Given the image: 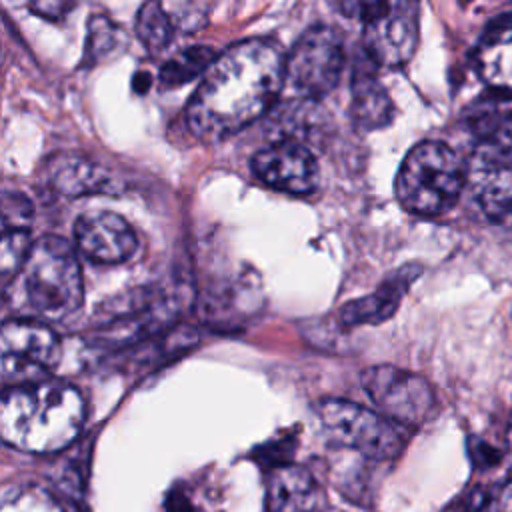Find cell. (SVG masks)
<instances>
[{"label":"cell","instance_id":"cell-1","mask_svg":"<svg viewBox=\"0 0 512 512\" xmlns=\"http://www.w3.org/2000/svg\"><path fill=\"white\" fill-rule=\"evenodd\" d=\"M286 58L270 38H246L228 46L196 86L186 106V126L202 142L224 140L276 100L284 86Z\"/></svg>","mask_w":512,"mask_h":512},{"label":"cell","instance_id":"cell-2","mask_svg":"<svg viewBox=\"0 0 512 512\" xmlns=\"http://www.w3.org/2000/svg\"><path fill=\"white\" fill-rule=\"evenodd\" d=\"M84 416V398L66 382L10 386L0 400V434L18 450L50 454L76 440Z\"/></svg>","mask_w":512,"mask_h":512},{"label":"cell","instance_id":"cell-3","mask_svg":"<svg viewBox=\"0 0 512 512\" xmlns=\"http://www.w3.org/2000/svg\"><path fill=\"white\" fill-rule=\"evenodd\" d=\"M20 286L24 302L36 316L52 322L72 316L84 298L74 248L58 236L36 240L20 270Z\"/></svg>","mask_w":512,"mask_h":512},{"label":"cell","instance_id":"cell-4","mask_svg":"<svg viewBox=\"0 0 512 512\" xmlns=\"http://www.w3.org/2000/svg\"><path fill=\"white\" fill-rule=\"evenodd\" d=\"M466 184V166L442 142H420L402 160L394 192L404 210L438 216L454 206Z\"/></svg>","mask_w":512,"mask_h":512},{"label":"cell","instance_id":"cell-5","mask_svg":"<svg viewBox=\"0 0 512 512\" xmlns=\"http://www.w3.org/2000/svg\"><path fill=\"white\" fill-rule=\"evenodd\" d=\"M466 182L490 220L512 222V112L488 116L476 124Z\"/></svg>","mask_w":512,"mask_h":512},{"label":"cell","instance_id":"cell-6","mask_svg":"<svg viewBox=\"0 0 512 512\" xmlns=\"http://www.w3.org/2000/svg\"><path fill=\"white\" fill-rule=\"evenodd\" d=\"M338 8L362 20L364 52L376 66L398 68L412 58L418 44L416 2H342Z\"/></svg>","mask_w":512,"mask_h":512},{"label":"cell","instance_id":"cell-7","mask_svg":"<svg viewBox=\"0 0 512 512\" xmlns=\"http://www.w3.org/2000/svg\"><path fill=\"white\" fill-rule=\"evenodd\" d=\"M316 416L332 442L368 458H396L406 444V428L348 400H320L316 404Z\"/></svg>","mask_w":512,"mask_h":512},{"label":"cell","instance_id":"cell-8","mask_svg":"<svg viewBox=\"0 0 512 512\" xmlns=\"http://www.w3.org/2000/svg\"><path fill=\"white\" fill-rule=\"evenodd\" d=\"M346 64L342 34L326 24L308 28L286 56L284 82L296 96L318 100L332 92Z\"/></svg>","mask_w":512,"mask_h":512},{"label":"cell","instance_id":"cell-9","mask_svg":"<svg viewBox=\"0 0 512 512\" xmlns=\"http://www.w3.org/2000/svg\"><path fill=\"white\" fill-rule=\"evenodd\" d=\"M62 356L58 336L42 322L6 320L0 332V374L4 384L24 386L48 380Z\"/></svg>","mask_w":512,"mask_h":512},{"label":"cell","instance_id":"cell-10","mask_svg":"<svg viewBox=\"0 0 512 512\" xmlns=\"http://www.w3.org/2000/svg\"><path fill=\"white\" fill-rule=\"evenodd\" d=\"M360 380L382 416L406 430L420 426L432 414L434 392L420 374L380 364L366 368Z\"/></svg>","mask_w":512,"mask_h":512},{"label":"cell","instance_id":"cell-11","mask_svg":"<svg viewBox=\"0 0 512 512\" xmlns=\"http://www.w3.org/2000/svg\"><path fill=\"white\" fill-rule=\"evenodd\" d=\"M250 168L266 186L288 194H310L318 186V162L308 146L296 140H278L260 148Z\"/></svg>","mask_w":512,"mask_h":512},{"label":"cell","instance_id":"cell-12","mask_svg":"<svg viewBox=\"0 0 512 512\" xmlns=\"http://www.w3.org/2000/svg\"><path fill=\"white\" fill-rule=\"evenodd\" d=\"M74 240L80 254L98 264L126 262L138 250L134 228L108 210L82 214L74 224Z\"/></svg>","mask_w":512,"mask_h":512},{"label":"cell","instance_id":"cell-13","mask_svg":"<svg viewBox=\"0 0 512 512\" xmlns=\"http://www.w3.org/2000/svg\"><path fill=\"white\" fill-rule=\"evenodd\" d=\"M474 68L490 92L512 98V14L484 28L474 48Z\"/></svg>","mask_w":512,"mask_h":512},{"label":"cell","instance_id":"cell-14","mask_svg":"<svg viewBox=\"0 0 512 512\" xmlns=\"http://www.w3.org/2000/svg\"><path fill=\"white\" fill-rule=\"evenodd\" d=\"M422 268L418 264H406L394 270L372 294L348 302L340 320L346 326H364V324H380L388 320L400 306L408 286L420 276Z\"/></svg>","mask_w":512,"mask_h":512},{"label":"cell","instance_id":"cell-15","mask_svg":"<svg viewBox=\"0 0 512 512\" xmlns=\"http://www.w3.org/2000/svg\"><path fill=\"white\" fill-rule=\"evenodd\" d=\"M268 504L272 512H322L324 496L308 470L282 464L270 472Z\"/></svg>","mask_w":512,"mask_h":512},{"label":"cell","instance_id":"cell-16","mask_svg":"<svg viewBox=\"0 0 512 512\" xmlns=\"http://www.w3.org/2000/svg\"><path fill=\"white\" fill-rule=\"evenodd\" d=\"M46 178L64 196L112 194L114 178L94 160L80 154H58L46 164Z\"/></svg>","mask_w":512,"mask_h":512},{"label":"cell","instance_id":"cell-17","mask_svg":"<svg viewBox=\"0 0 512 512\" xmlns=\"http://www.w3.org/2000/svg\"><path fill=\"white\" fill-rule=\"evenodd\" d=\"M350 116L362 130L384 128L394 118V104L384 86L376 80L372 68L358 66L354 72Z\"/></svg>","mask_w":512,"mask_h":512},{"label":"cell","instance_id":"cell-18","mask_svg":"<svg viewBox=\"0 0 512 512\" xmlns=\"http://www.w3.org/2000/svg\"><path fill=\"white\" fill-rule=\"evenodd\" d=\"M216 52L210 46H190L184 48L182 52L174 54L166 64H162L158 78L164 88H174L182 86L196 76H204L206 70L212 66L216 60Z\"/></svg>","mask_w":512,"mask_h":512},{"label":"cell","instance_id":"cell-19","mask_svg":"<svg viewBox=\"0 0 512 512\" xmlns=\"http://www.w3.org/2000/svg\"><path fill=\"white\" fill-rule=\"evenodd\" d=\"M174 32L176 28L170 16L166 14L162 2H146L138 10L136 34L150 54L162 52L170 44Z\"/></svg>","mask_w":512,"mask_h":512},{"label":"cell","instance_id":"cell-20","mask_svg":"<svg viewBox=\"0 0 512 512\" xmlns=\"http://www.w3.org/2000/svg\"><path fill=\"white\" fill-rule=\"evenodd\" d=\"M124 46V32L104 14H92L88 20L86 50L82 66H94L96 62L114 54V50Z\"/></svg>","mask_w":512,"mask_h":512},{"label":"cell","instance_id":"cell-21","mask_svg":"<svg viewBox=\"0 0 512 512\" xmlns=\"http://www.w3.org/2000/svg\"><path fill=\"white\" fill-rule=\"evenodd\" d=\"M444 512H512V482L496 488H470L452 500Z\"/></svg>","mask_w":512,"mask_h":512},{"label":"cell","instance_id":"cell-22","mask_svg":"<svg viewBox=\"0 0 512 512\" xmlns=\"http://www.w3.org/2000/svg\"><path fill=\"white\" fill-rule=\"evenodd\" d=\"M0 512H64V508L48 490L24 484L4 490Z\"/></svg>","mask_w":512,"mask_h":512},{"label":"cell","instance_id":"cell-23","mask_svg":"<svg viewBox=\"0 0 512 512\" xmlns=\"http://www.w3.org/2000/svg\"><path fill=\"white\" fill-rule=\"evenodd\" d=\"M30 232L28 230H12L2 234V250H0V272L4 284L14 276L20 274L30 248H32Z\"/></svg>","mask_w":512,"mask_h":512},{"label":"cell","instance_id":"cell-24","mask_svg":"<svg viewBox=\"0 0 512 512\" xmlns=\"http://www.w3.org/2000/svg\"><path fill=\"white\" fill-rule=\"evenodd\" d=\"M174 28L182 34H194L206 24L210 6L206 2H162Z\"/></svg>","mask_w":512,"mask_h":512},{"label":"cell","instance_id":"cell-25","mask_svg":"<svg viewBox=\"0 0 512 512\" xmlns=\"http://www.w3.org/2000/svg\"><path fill=\"white\" fill-rule=\"evenodd\" d=\"M34 218V206L22 192H4L2 196V228L4 232L28 230Z\"/></svg>","mask_w":512,"mask_h":512},{"label":"cell","instance_id":"cell-26","mask_svg":"<svg viewBox=\"0 0 512 512\" xmlns=\"http://www.w3.org/2000/svg\"><path fill=\"white\" fill-rule=\"evenodd\" d=\"M76 4L74 2H56V0H44V2H34L30 4V10L36 12L42 18L48 20H58L60 16H64L68 10H72Z\"/></svg>","mask_w":512,"mask_h":512},{"label":"cell","instance_id":"cell-27","mask_svg":"<svg viewBox=\"0 0 512 512\" xmlns=\"http://www.w3.org/2000/svg\"><path fill=\"white\" fill-rule=\"evenodd\" d=\"M470 456L476 466H494L500 460V452H496L492 446H486L478 440L470 442Z\"/></svg>","mask_w":512,"mask_h":512},{"label":"cell","instance_id":"cell-28","mask_svg":"<svg viewBox=\"0 0 512 512\" xmlns=\"http://www.w3.org/2000/svg\"><path fill=\"white\" fill-rule=\"evenodd\" d=\"M166 510L168 512H200L198 506L192 502V498L180 486L178 488L174 486V490L166 498Z\"/></svg>","mask_w":512,"mask_h":512},{"label":"cell","instance_id":"cell-29","mask_svg":"<svg viewBox=\"0 0 512 512\" xmlns=\"http://www.w3.org/2000/svg\"><path fill=\"white\" fill-rule=\"evenodd\" d=\"M508 448L512 452V420H510V426H508Z\"/></svg>","mask_w":512,"mask_h":512}]
</instances>
